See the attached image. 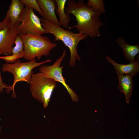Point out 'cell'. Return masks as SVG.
Here are the masks:
<instances>
[{
  "mask_svg": "<svg viewBox=\"0 0 139 139\" xmlns=\"http://www.w3.org/2000/svg\"><path fill=\"white\" fill-rule=\"evenodd\" d=\"M21 1L25 5L37 11L42 17L44 16V13L36 0H21Z\"/></svg>",
  "mask_w": 139,
  "mask_h": 139,
  "instance_id": "16",
  "label": "cell"
},
{
  "mask_svg": "<svg viewBox=\"0 0 139 139\" xmlns=\"http://www.w3.org/2000/svg\"><path fill=\"white\" fill-rule=\"evenodd\" d=\"M40 19L44 33L52 34L55 37L54 42L61 41L69 48L70 53V66L72 67H75L76 65V60H81L77 51V45L81 40L84 39L87 36L79 32L77 34L73 33L42 18Z\"/></svg>",
  "mask_w": 139,
  "mask_h": 139,
  "instance_id": "2",
  "label": "cell"
},
{
  "mask_svg": "<svg viewBox=\"0 0 139 139\" xmlns=\"http://www.w3.org/2000/svg\"><path fill=\"white\" fill-rule=\"evenodd\" d=\"M67 6L65 8L66 13L72 14L76 18L77 25L69 27L68 29L76 28L83 35L89 36L90 38L101 35L99 28L104 24L99 18L101 13L93 10L83 0L76 2L74 0H68Z\"/></svg>",
  "mask_w": 139,
  "mask_h": 139,
  "instance_id": "1",
  "label": "cell"
},
{
  "mask_svg": "<svg viewBox=\"0 0 139 139\" xmlns=\"http://www.w3.org/2000/svg\"><path fill=\"white\" fill-rule=\"evenodd\" d=\"M19 35V34H18ZM24 45V58L28 61L40 59L43 56L49 55L57 46L46 36L30 34L19 35Z\"/></svg>",
  "mask_w": 139,
  "mask_h": 139,
  "instance_id": "3",
  "label": "cell"
},
{
  "mask_svg": "<svg viewBox=\"0 0 139 139\" xmlns=\"http://www.w3.org/2000/svg\"><path fill=\"white\" fill-rule=\"evenodd\" d=\"M124 38L119 37L116 40L119 46L123 49L124 56L130 63L135 61L136 56L139 53V45H133L128 43Z\"/></svg>",
  "mask_w": 139,
  "mask_h": 139,
  "instance_id": "13",
  "label": "cell"
},
{
  "mask_svg": "<svg viewBox=\"0 0 139 139\" xmlns=\"http://www.w3.org/2000/svg\"><path fill=\"white\" fill-rule=\"evenodd\" d=\"M18 34L16 29H11L8 26L0 31V54H12L13 45Z\"/></svg>",
  "mask_w": 139,
  "mask_h": 139,
  "instance_id": "9",
  "label": "cell"
},
{
  "mask_svg": "<svg viewBox=\"0 0 139 139\" xmlns=\"http://www.w3.org/2000/svg\"><path fill=\"white\" fill-rule=\"evenodd\" d=\"M15 44V45L13 47L12 51V54H18L23 52L24 45L23 42L19 35L16 37Z\"/></svg>",
  "mask_w": 139,
  "mask_h": 139,
  "instance_id": "17",
  "label": "cell"
},
{
  "mask_svg": "<svg viewBox=\"0 0 139 139\" xmlns=\"http://www.w3.org/2000/svg\"><path fill=\"white\" fill-rule=\"evenodd\" d=\"M118 77V88L120 92L124 93L126 102L129 103L130 97L134 87L132 79L133 76L127 74L121 75L116 72Z\"/></svg>",
  "mask_w": 139,
  "mask_h": 139,
  "instance_id": "12",
  "label": "cell"
},
{
  "mask_svg": "<svg viewBox=\"0 0 139 139\" xmlns=\"http://www.w3.org/2000/svg\"><path fill=\"white\" fill-rule=\"evenodd\" d=\"M66 50L63 51L62 55L51 65H44L39 68V72L45 76L52 79L55 81L60 83L68 93L73 102H77L79 100L78 96L66 82V78L62 74L64 66L60 65L66 55Z\"/></svg>",
  "mask_w": 139,
  "mask_h": 139,
  "instance_id": "6",
  "label": "cell"
},
{
  "mask_svg": "<svg viewBox=\"0 0 139 139\" xmlns=\"http://www.w3.org/2000/svg\"><path fill=\"white\" fill-rule=\"evenodd\" d=\"M36 0L44 13V15L42 18L61 27V24L57 18L55 13V10L57 7L55 1Z\"/></svg>",
  "mask_w": 139,
  "mask_h": 139,
  "instance_id": "10",
  "label": "cell"
},
{
  "mask_svg": "<svg viewBox=\"0 0 139 139\" xmlns=\"http://www.w3.org/2000/svg\"><path fill=\"white\" fill-rule=\"evenodd\" d=\"M24 54L23 51L17 54H12L5 56H0V59L3 60L7 63H12L19 59L23 57Z\"/></svg>",
  "mask_w": 139,
  "mask_h": 139,
  "instance_id": "18",
  "label": "cell"
},
{
  "mask_svg": "<svg viewBox=\"0 0 139 139\" xmlns=\"http://www.w3.org/2000/svg\"><path fill=\"white\" fill-rule=\"evenodd\" d=\"M103 0H88L86 4L93 10L99 11L101 14L106 12Z\"/></svg>",
  "mask_w": 139,
  "mask_h": 139,
  "instance_id": "15",
  "label": "cell"
},
{
  "mask_svg": "<svg viewBox=\"0 0 139 139\" xmlns=\"http://www.w3.org/2000/svg\"><path fill=\"white\" fill-rule=\"evenodd\" d=\"M57 6L56 12L59 18V22L61 26L65 29H68L69 27V23L71 20L70 15L67 14L65 9L67 0H55Z\"/></svg>",
  "mask_w": 139,
  "mask_h": 139,
  "instance_id": "14",
  "label": "cell"
},
{
  "mask_svg": "<svg viewBox=\"0 0 139 139\" xmlns=\"http://www.w3.org/2000/svg\"><path fill=\"white\" fill-rule=\"evenodd\" d=\"M136 61L127 64H118L108 56L106 58L108 61L114 66L116 72L121 75H129L133 77L136 76L139 71V55Z\"/></svg>",
  "mask_w": 139,
  "mask_h": 139,
  "instance_id": "11",
  "label": "cell"
},
{
  "mask_svg": "<svg viewBox=\"0 0 139 139\" xmlns=\"http://www.w3.org/2000/svg\"><path fill=\"white\" fill-rule=\"evenodd\" d=\"M1 130V127H0V131Z\"/></svg>",
  "mask_w": 139,
  "mask_h": 139,
  "instance_id": "21",
  "label": "cell"
},
{
  "mask_svg": "<svg viewBox=\"0 0 139 139\" xmlns=\"http://www.w3.org/2000/svg\"><path fill=\"white\" fill-rule=\"evenodd\" d=\"M10 86V85L5 83L3 82L1 76L0 71V92H2L4 88H5L6 89L8 88Z\"/></svg>",
  "mask_w": 139,
  "mask_h": 139,
  "instance_id": "19",
  "label": "cell"
},
{
  "mask_svg": "<svg viewBox=\"0 0 139 139\" xmlns=\"http://www.w3.org/2000/svg\"><path fill=\"white\" fill-rule=\"evenodd\" d=\"M29 84L32 96L47 107L50 100L54 90L57 84L53 79L47 77L38 72L32 73Z\"/></svg>",
  "mask_w": 139,
  "mask_h": 139,
  "instance_id": "5",
  "label": "cell"
},
{
  "mask_svg": "<svg viewBox=\"0 0 139 139\" xmlns=\"http://www.w3.org/2000/svg\"><path fill=\"white\" fill-rule=\"evenodd\" d=\"M7 26V24L3 20L2 21H0V31L4 29Z\"/></svg>",
  "mask_w": 139,
  "mask_h": 139,
  "instance_id": "20",
  "label": "cell"
},
{
  "mask_svg": "<svg viewBox=\"0 0 139 139\" xmlns=\"http://www.w3.org/2000/svg\"><path fill=\"white\" fill-rule=\"evenodd\" d=\"M36 60L21 63L20 59L17 60L13 63H6L3 64L1 68L3 72H7L12 73L14 76V81L12 85L6 89L7 93H10L12 90L13 93L11 96L14 98L16 95L14 91V87L16 83L19 81H24L29 83L31 75L33 72L32 71L34 68L40 66L45 63L52 61L51 59L41 62H36Z\"/></svg>",
  "mask_w": 139,
  "mask_h": 139,
  "instance_id": "4",
  "label": "cell"
},
{
  "mask_svg": "<svg viewBox=\"0 0 139 139\" xmlns=\"http://www.w3.org/2000/svg\"><path fill=\"white\" fill-rule=\"evenodd\" d=\"M20 22L22 23L16 28L19 35H42L44 33L40 18L35 14L33 9L25 5Z\"/></svg>",
  "mask_w": 139,
  "mask_h": 139,
  "instance_id": "7",
  "label": "cell"
},
{
  "mask_svg": "<svg viewBox=\"0 0 139 139\" xmlns=\"http://www.w3.org/2000/svg\"><path fill=\"white\" fill-rule=\"evenodd\" d=\"M25 5L21 0H12L3 21L11 29H16L23 14Z\"/></svg>",
  "mask_w": 139,
  "mask_h": 139,
  "instance_id": "8",
  "label": "cell"
}]
</instances>
